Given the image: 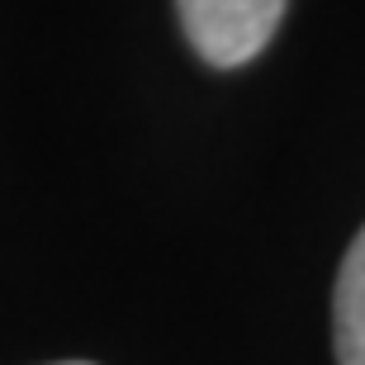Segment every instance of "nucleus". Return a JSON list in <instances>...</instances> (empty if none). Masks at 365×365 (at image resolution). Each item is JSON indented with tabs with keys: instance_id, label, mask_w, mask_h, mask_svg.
Masks as SVG:
<instances>
[{
	"instance_id": "1",
	"label": "nucleus",
	"mask_w": 365,
	"mask_h": 365,
	"mask_svg": "<svg viewBox=\"0 0 365 365\" xmlns=\"http://www.w3.org/2000/svg\"><path fill=\"white\" fill-rule=\"evenodd\" d=\"M289 0H176L190 48L209 67H242L275 38Z\"/></svg>"
},
{
	"instance_id": "2",
	"label": "nucleus",
	"mask_w": 365,
	"mask_h": 365,
	"mask_svg": "<svg viewBox=\"0 0 365 365\" xmlns=\"http://www.w3.org/2000/svg\"><path fill=\"white\" fill-rule=\"evenodd\" d=\"M332 337H337V365H365V228L346 247L332 294Z\"/></svg>"
},
{
	"instance_id": "3",
	"label": "nucleus",
	"mask_w": 365,
	"mask_h": 365,
	"mask_svg": "<svg viewBox=\"0 0 365 365\" xmlns=\"http://www.w3.org/2000/svg\"><path fill=\"white\" fill-rule=\"evenodd\" d=\"M62 365H91V361H62Z\"/></svg>"
}]
</instances>
